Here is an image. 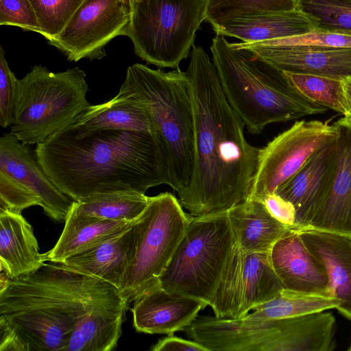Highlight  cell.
I'll list each match as a JSON object with an SVG mask.
<instances>
[{
	"label": "cell",
	"instance_id": "obj_1",
	"mask_svg": "<svg viewBox=\"0 0 351 351\" xmlns=\"http://www.w3.org/2000/svg\"><path fill=\"white\" fill-rule=\"evenodd\" d=\"M186 73L193 114V165L179 201L193 216L227 211L248 199L259 149L247 141L245 124L229 104L202 47L193 46Z\"/></svg>",
	"mask_w": 351,
	"mask_h": 351
},
{
	"label": "cell",
	"instance_id": "obj_2",
	"mask_svg": "<svg viewBox=\"0 0 351 351\" xmlns=\"http://www.w3.org/2000/svg\"><path fill=\"white\" fill-rule=\"evenodd\" d=\"M44 171L77 201L112 192L145 194L169 184L166 162L154 134L134 130L84 131L72 124L36 144Z\"/></svg>",
	"mask_w": 351,
	"mask_h": 351
},
{
	"label": "cell",
	"instance_id": "obj_3",
	"mask_svg": "<svg viewBox=\"0 0 351 351\" xmlns=\"http://www.w3.org/2000/svg\"><path fill=\"white\" fill-rule=\"evenodd\" d=\"M119 294L112 284L60 262L16 279L1 272L0 351H65L81 318Z\"/></svg>",
	"mask_w": 351,
	"mask_h": 351
},
{
	"label": "cell",
	"instance_id": "obj_4",
	"mask_svg": "<svg viewBox=\"0 0 351 351\" xmlns=\"http://www.w3.org/2000/svg\"><path fill=\"white\" fill-rule=\"evenodd\" d=\"M210 50L223 92L250 134H261L271 123L326 111L298 94L280 70L255 51L218 35Z\"/></svg>",
	"mask_w": 351,
	"mask_h": 351
},
{
	"label": "cell",
	"instance_id": "obj_5",
	"mask_svg": "<svg viewBox=\"0 0 351 351\" xmlns=\"http://www.w3.org/2000/svg\"><path fill=\"white\" fill-rule=\"evenodd\" d=\"M120 89L147 110L166 162L169 185L180 197L189 184L193 165V114L186 71L177 68L165 72L134 64Z\"/></svg>",
	"mask_w": 351,
	"mask_h": 351
},
{
	"label": "cell",
	"instance_id": "obj_6",
	"mask_svg": "<svg viewBox=\"0 0 351 351\" xmlns=\"http://www.w3.org/2000/svg\"><path fill=\"white\" fill-rule=\"evenodd\" d=\"M86 74L78 67L53 73L36 65L18 80L10 132L27 145L45 141L71 125L90 105Z\"/></svg>",
	"mask_w": 351,
	"mask_h": 351
},
{
	"label": "cell",
	"instance_id": "obj_7",
	"mask_svg": "<svg viewBox=\"0 0 351 351\" xmlns=\"http://www.w3.org/2000/svg\"><path fill=\"white\" fill-rule=\"evenodd\" d=\"M235 244L227 211L191 215L159 285L169 293L209 306Z\"/></svg>",
	"mask_w": 351,
	"mask_h": 351
},
{
	"label": "cell",
	"instance_id": "obj_8",
	"mask_svg": "<svg viewBox=\"0 0 351 351\" xmlns=\"http://www.w3.org/2000/svg\"><path fill=\"white\" fill-rule=\"evenodd\" d=\"M126 35L136 54L159 68H178L205 20V0H137Z\"/></svg>",
	"mask_w": 351,
	"mask_h": 351
},
{
	"label": "cell",
	"instance_id": "obj_9",
	"mask_svg": "<svg viewBox=\"0 0 351 351\" xmlns=\"http://www.w3.org/2000/svg\"><path fill=\"white\" fill-rule=\"evenodd\" d=\"M191 217L171 193L150 197L147 206L135 223L132 256L119 289L128 305L158 282Z\"/></svg>",
	"mask_w": 351,
	"mask_h": 351
},
{
	"label": "cell",
	"instance_id": "obj_10",
	"mask_svg": "<svg viewBox=\"0 0 351 351\" xmlns=\"http://www.w3.org/2000/svg\"><path fill=\"white\" fill-rule=\"evenodd\" d=\"M337 136L335 123L318 120L295 122L259 149L248 199L265 197L292 178L318 150Z\"/></svg>",
	"mask_w": 351,
	"mask_h": 351
},
{
	"label": "cell",
	"instance_id": "obj_11",
	"mask_svg": "<svg viewBox=\"0 0 351 351\" xmlns=\"http://www.w3.org/2000/svg\"><path fill=\"white\" fill-rule=\"evenodd\" d=\"M283 289L269 252H245L236 243L209 306L217 317L241 318Z\"/></svg>",
	"mask_w": 351,
	"mask_h": 351
},
{
	"label": "cell",
	"instance_id": "obj_12",
	"mask_svg": "<svg viewBox=\"0 0 351 351\" xmlns=\"http://www.w3.org/2000/svg\"><path fill=\"white\" fill-rule=\"evenodd\" d=\"M131 14V0H84L60 34L48 43L70 61L101 59L111 40L126 35Z\"/></svg>",
	"mask_w": 351,
	"mask_h": 351
},
{
	"label": "cell",
	"instance_id": "obj_13",
	"mask_svg": "<svg viewBox=\"0 0 351 351\" xmlns=\"http://www.w3.org/2000/svg\"><path fill=\"white\" fill-rule=\"evenodd\" d=\"M0 173L29 191L52 219L64 222L75 200L62 192L44 171L34 152L11 132L0 138Z\"/></svg>",
	"mask_w": 351,
	"mask_h": 351
},
{
	"label": "cell",
	"instance_id": "obj_14",
	"mask_svg": "<svg viewBox=\"0 0 351 351\" xmlns=\"http://www.w3.org/2000/svg\"><path fill=\"white\" fill-rule=\"evenodd\" d=\"M334 123L337 136L332 178L324 200L304 229L351 237V121L343 117Z\"/></svg>",
	"mask_w": 351,
	"mask_h": 351
},
{
	"label": "cell",
	"instance_id": "obj_15",
	"mask_svg": "<svg viewBox=\"0 0 351 351\" xmlns=\"http://www.w3.org/2000/svg\"><path fill=\"white\" fill-rule=\"evenodd\" d=\"M282 71L306 73L343 80L351 75V47L282 45L269 42L240 43Z\"/></svg>",
	"mask_w": 351,
	"mask_h": 351
},
{
	"label": "cell",
	"instance_id": "obj_16",
	"mask_svg": "<svg viewBox=\"0 0 351 351\" xmlns=\"http://www.w3.org/2000/svg\"><path fill=\"white\" fill-rule=\"evenodd\" d=\"M337 155L336 138L313 155L303 167L275 193L293 204L295 230L306 228L330 186Z\"/></svg>",
	"mask_w": 351,
	"mask_h": 351
},
{
	"label": "cell",
	"instance_id": "obj_17",
	"mask_svg": "<svg viewBox=\"0 0 351 351\" xmlns=\"http://www.w3.org/2000/svg\"><path fill=\"white\" fill-rule=\"evenodd\" d=\"M269 258L285 289L332 297L323 264L306 246L297 230L289 228L274 243Z\"/></svg>",
	"mask_w": 351,
	"mask_h": 351
},
{
	"label": "cell",
	"instance_id": "obj_18",
	"mask_svg": "<svg viewBox=\"0 0 351 351\" xmlns=\"http://www.w3.org/2000/svg\"><path fill=\"white\" fill-rule=\"evenodd\" d=\"M206 306L198 299L169 293L158 282L134 301V327L141 332L172 335L189 326Z\"/></svg>",
	"mask_w": 351,
	"mask_h": 351
},
{
	"label": "cell",
	"instance_id": "obj_19",
	"mask_svg": "<svg viewBox=\"0 0 351 351\" xmlns=\"http://www.w3.org/2000/svg\"><path fill=\"white\" fill-rule=\"evenodd\" d=\"M297 230L306 246L323 264L330 293L339 301L337 309L351 321V237L313 229Z\"/></svg>",
	"mask_w": 351,
	"mask_h": 351
},
{
	"label": "cell",
	"instance_id": "obj_20",
	"mask_svg": "<svg viewBox=\"0 0 351 351\" xmlns=\"http://www.w3.org/2000/svg\"><path fill=\"white\" fill-rule=\"evenodd\" d=\"M45 263L33 229L21 213L0 210L1 272L16 279L36 271Z\"/></svg>",
	"mask_w": 351,
	"mask_h": 351
},
{
	"label": "cell",
	"instance_id": "obj_21",
	"mask_svg": "<svg viewBox=\"0 0 351 351\" xmlns=\"http://www.w3.org/2000/svg\"><path fill=\"white\" fill-rule=\"evenodd\" d=\"M135 223L124 232L60 263L74 270L106 281L119 289L132 256Z\"/></svg>",
	"mask_w": 351,
	"mask_h": 351
},
{
	"label": "cell",
	"instance_id": "obj_22",
	"mask_svg": "<svg viewBox=\"0 0 351 351\" xmlns=\"http://www.w3.org/2000/svg\"><path fill=\"white\" fill-rule=\"evenodd\" d=\"M128 305L120 294L89 310L76 324L65 351H110L121 335Z\"/></svg>",
	"mask_w": 351,
	"mask_h": 351
},
{
	"label": "cell",
	"instance_id": "obj_23",
	"mask_svg": "<svg viewBox=\"0 0 351 351\" xmlns=\"http://www.w3.org/2000/svg\"><path fill=\"white\" fill-rule=\"evenodd\" d=\"M236 243L245 252H269L290 227L268 211L263 202L247 199L227 210Z\"/></svg>",
	"mask_w": 351,
	"mask_h": 351
},
{
	"label": "cell",
	"instance_id": "obj_24",
	"mask_svg": "<svg viewBox=\"0 0 351 351\" xmlns=\"http://www.w3.org/2000/svg\"><path fill=\"white\" fill-rule=\"evenodd\" d=\"M313 29L312 21L300 10L237 19L214 29L218 36L237 38L247 43L298 36Z\"/></svg>",
	"mask_w": 351,
	"mask_h": 351
},
{
	"label": "cell",
	"instance_id": "obj_25",
	"mask_svg": "<svg viewBox=\"0 0 351 351\" xmlns=\"http://www.w3.org/2000/svg\"><path fill=\"white\" fill-rule=\"evenodd\" d=\"M136 220L114 221L86 216L72 206L59 239L51 250L43 254V258L45 262H62L124 232Z\"/></svg>",
	"mask_w": 351,
	"mask_h": 351
},
{
	"label": "cell",
	"instance_id": "obj_26",
	"mask_svg": "<svg viewBox=\"0 0 351 351\" xmlns=\"http://www.w3.org/2000/svg\"><path fill=\"white\" fill-rule=\"evenodd\" d=\"M72 125L84 131L112 129L154 134L146 108L136 97L121 89L111 100L101 104L89 105Z\"/></svg>",
	"mask_w": 351,
	"mask_h": 351
},
{
	"label": "cell",
	"instance_id": "obj_27",
	"mask_svg": "<svg viewBox=\"0 0 351 351\" xmlns=\"http://www.w3.org/2000/svg\"><path fill=\"white\" fill-rule=\"evenodd\" d=\"M150 197L135 192H112L82 197L73 207L86 216L114 221L137 219L147 206Z\"/></svg>",
	"mask_w": 351,
	"mask_h": 351
},
{
	"label": "cell",
	"instance_id": "obj_28",
	"mask_svg": "<svg viewBox=\"0 0 351 351\" xmlns=\"http://www.w3.org/2000/svg\"><path fill=\"white\" fill-rule=\"evenodd\" d=\"M337 298L283 289L275 298L256 307L250 319H278L302 316L337 308Z\"/></svg>",
	"mask_w": 351,
	"mask_h": 351
},
{
	"label": "cell",
	"instance_id": "obj_29",
	"mask_svg": "<svg viewBox=\"0 0 351 351\" xmlns=\"http://www.w3.org/2000/svg\"><path fill=\"white\" fill-rule=\"evenodd\" d=\"M282 74L288 84L309 102L348 117L343 80L286 71Z\"/></svg>",
	"mask_w": 351,
	"mask_h": 351
},
{
	"label": "cell",
	"instance_id": "obj_30",
	"mask_svg": "<svg viewBox=\"0 0 351 351\" xmlns=\"http://www.w3.org/2000/svg\"><path fill=\"white\" fill-rule=\"evenodd\" d=\"M298 10V0H205V20L213 29L234 19Z\"/></svg>",
	"mask_w": 351,
	"mask_h": 351
},
{
	"label": "cell",
	"instance_id": "obj_31",
	"mask_svg": "<svg viewBox=\"0 0 351 351\" xmlns=\"http://www.w3.org/2000/svg\"><path fill=\"white\" fill-rule=\"evenodd\" d=\"M315 29L351 36V0H298Z\"/></svg>",
	"mask_w": 351,
	"mask_h": 351
},
{
	"label": "cell",
	"instance_id": "obj_32",
	"mask_svg": "<svg viewBox=\"0 0 351 351\" xmlns=\"http://www.w3.org/2000/svg\"><path fill=\"white\" fill-rule=\"evenodd\" d=\"M47 40L58 36L84 0H29Z\"/></svg>",
	"mask_w": 351,
	"mask_h": 351
},
{
	"label": "cell",
	"instance_id": "obj_33",
	"mask_svg": "<svg viewBox=\"0 0 351 351\" xmlns=\"http://www.w3.org/2000/svg\"><path fill=\"white\" fill-rule=\"evenodd\" d=\"M18 80L0 47V125L4 128L14 123Z\"/></svg>",
	"mask_w": 351,
	"mask_h": 351
},
{
	"label": "cell",
	"instance_id": "obj_34",
	"mask_svg": "<svg viewBox=\"0 0 351 351\" xmlns=\"http://www.w3.org/2000/svg\"><path fill=\"white\" fill-rule=\"evenodd\" d=\"M0 25L41 32V27L29 0H0Z\"/></svg>",
	"mask_w": 351,
	"mask_h": 351
},
{
	"label": "cell",
	"instance_id": "obj_35",
	"mask_svg": "<svg viewBox=\"0 0 351 351\" xmlns=\"http://www.w3.org/2000/svg\"><path fill=\"white\" fill-rule=\"evenodd\" d=\"M38 205L36 197L22 184L0 173V210L21 213L25 208Z\"/></svg>",
	"mask_w": 351,
	"mask_h": 351
},
{
	"label": "cell",
	"instance_id": "obj_36",
	"mask_svg": "<svg viewBox=\"0 0 351 351\" xmlns=\"http://www.w3.org/2000/svg\"><path fill=\"white\" fill-rule=\"evenodd\" d=\"M266 42L282 45L301 47H351V36L317 29H313L298 36L267 40Z\"/></svg>",
	"mask_w": 351,
	"mask_h": 351
},
{
	"label": "cell",
	"instance_id": "obj_37",
	"mask_svg": "<svg viewBox=\"0 0 351 351\" xmlns=\"http://www.w3.org/2000/svg\"><path fill=\"white\" fill-rule=\"evenodd\" d=\"M263 202L274 218L291 228L294 226L296 211L292 203L275 192L267 195Z\"/></svg>",
	"mask_w": 351,
	"mask_h": 351
},
{
	"label": "cell",
	"instance_id": "obj_38",
	"mask_svg": "<svg viewBox=\"0 0 351 351\" xmlns=\"http://www.w3.org/2000/svg\"><path fill=\"white\" fill-rule=\"evenodd\" d=\"M151 350L152 351H208L206 348L194 340H186L173 335L160 339L151 348Z\"/></svg>",
	"mask_w": 351,
	"mask_h": 351
},
{
	"label": "cell",
	"instance_id": "obj_39",
	"mask_svg": "<svg viewBox=\"0 0 351 351\" xmlns=\"http://www.w3.org/2000/svg\"><path fill=\"white\" fill-rule=\"evenodd\" d=\"M343 86L346 103L348 111L347 118L351 121V75L343 80Z\"/></svg>",
	"mask_w": 351,
	"mask_h": 351
},
{
	"label": "cell",
	"instance_id": "obj_40",
	"mask_svg": "<svg viewBox=\"0 0 351 351\" xmlns=\"http://www.w3.org/2000/svg\"><path fill=\"white\" fill-rule=\"evenodd\" d=\"M348 351H351V343H350V346H349V348H348Z\"/></svg>",
	"mask_w": 351,
	"mask_h": 351
},
{
	"label": "cell",
	"instance_id": "obj_41",
	"mask_svg": "<svg viewBox=\"0 0 351 351\" xmlns=\"http://www.w3.org/2000/svg\"><path fill=\"white\" fill-rule=\"evenodd\" d=\"M137 1V0H131V1Z\"/></svg>",
	"mask_w": 351,
	"mask_h": 351
}]
</instances>
